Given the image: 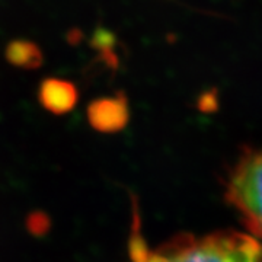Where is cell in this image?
I'll return each mask as SVG.
<instances>
[{
	"label": "cell",
	"mask_w": 262,
	"mask_h": 262,
	"mask_svg": "<svg viewBox=\"0 0 262 262\" xmlns=\"http://www.w3.org/2000/svg\"><path fill=\"white\" fill-rule=\"evenodd\" d=\"M6 58L8 61L20 69H37L42 63V53L41 50L29 41L16 39L10 42L6 48Z\"/></svg>",
	"instance_id": "cell-5"
},
{
	"label": "cell",
	"mask_w": 262,
	"mask_h": 262,
	"mask_svg": "<svg viewBox=\"0 0 262 262\" xmlns=\"http://www.w3.org/2000/svg\"><path fill=\"white\" fill-rule=\"evenodd\" d=\"M130 118L128 102L124 94L99 98L89 105L88 120L92 128L101 133H117L122 130Z\"/></svg>",
	"instance_id": "cell-3"
},
{
	"label": "cell",
	"mask_w": 262,
	"mask_h": 262,
	"mask_svg": "<svg viewBox=\"0 0 262 262\" xmlns=\"http://www.w3.org/2000/svg\"><path fill=\"white\" fill-rule=\"evenodd\" d=\"M226 201L251 236L262 241V149H246L227 175Z\"/></svg>",
	"instance_id": "cell-2"
},
{
	"label": "cell",
	"mask_w": 262,
	"mask_h": 262,
	"mask_svg": "<svg viewBox=\"0 0 262 262\" xmlns=\"http://www.w3.org/2000/svg\"><path fill=\"white\" fill-rule=\"evenodd\" d=\"M77 98L75 84L63 79H46L38 89L39 103L54 115L70 113L77 103Z\"/></svg>",
	"instance_id": "cell-4"
},
{
	"label": "cell",
	"mask_w": 262,
	"mask_h": 262,
	"mask_svg": "<svg viewBox=\"0 0 262 262\" xmlns=\"http://www.w3.org/2000/svg\"><path fill=\"white\" fill-rule=\"evenodd\" d=\"M128 255L130 262H262V242L251 234L223 230L206 236L177 234L149 248L134 211Z\"/></svg>",
	"instance_id": "cell-1"
}]
</instances>
